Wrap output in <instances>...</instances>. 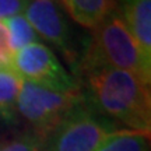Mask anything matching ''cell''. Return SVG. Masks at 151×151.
I'll use <instances>...</instances> for the list:
<instances>
[{
    "label": "cell",
    "instance_id": "5bb4252c",
    "mask_svg": "<svg viewBox=\"0 0 151 151\" xmlns=\"http://www.w3.org/2000/svg\"><path fill=\"white\" fill-rule=\"evenodd\" d=\"M10 59H11V50H10V43H9V34H7L4 24L0 22V65L10 63Z\"/></svg>",
    "mask_w": 151,
    "mask_h": 151
},
{
    "label": "cell",
    "instance_id": "5b68a950",
    "mask_svg": "<svg viewBox=\"0 0 151 151\" xmlns=\"http://www.w3.org/2000/svg\"><path fill=\"white\" fill-rule=\"evenodd\" d=\"M11 67L24 81L46 87L56 91L80 90L52 49L41 42L29 43L11 55Z\"/></svg>",
    "mask_w": 151,
    "mask_h": 151
},
{
    "label": "cell",
    "instance_id": "7c38bea8",
    "mask_svg": "<svg viewBox=\"0 0 151 151\" xmlns=\"http://www.w3.org/2000/svg\"><path fill=\"white\" fill-rule=\"evenodd\" d=\"M45 139L38 134H24L14 140L0 144V151H42Z\"/></svg>",
    "mask_w": 151,
    "mask_h": 151
},
{
    "label": "cell",
    "instance_id": "8fae6325",
    "mask_svg": "<svg viewBox=\"0 0 151 151\" xmlns=\"http://www.w3.org/2000/svg\"><path fill=\"white\" fill-rule=\"evenodd\" d=\"M4 27L9 34V43H10L11 55L27 46L29 43L38 42V34L34 31L31 24L27 21L24 14H18L11 18L4 20Z\"/></svg>",
    "mask_w": 151,
    "mask_h": 151
},
{
    "label": "cell",
    "instance_id": "6da1fadb",
    "mask_svg": "<svg viewBox=\"0 0 151 151\" xmlns=\"http://www.w3.org/2000/svg\"><path fill=\"white\" fill-rule=\"evenodd\" d=\"M94 102L106 116L122 123L124 129L150 134V86L129 71L115 67L81 70Z\"/></svg>",
    "mask_w": 151,
    "mask_h": 151
},
{
    "label": "cell",
    "instance_id": "3957f363",
    "mask_svg": "<svg viewBox=\"0 0 151 151\" xmlns=\"http://www.w3.org/2000/svg\"><path fill=\"white\" fill-rule=\"evenodd\" d=\"M81 104L80 90L56 91L22 80L17 112L32 126L35 134L46 140Z\"/></svg>",
    "mask_w": 151,
    "mask_h": 151
},
{
    "label": "cell",
    "instance_id": "52a82bcc",
    "mask_svg": "<svg viewBox=\"0 0 151 151\" xmlns=\"http://www.w3.org/2000/svg\"><path fill=\"white\" fill-rule=\"evenodd\" d=\"M118 11L151 65V0H118Z\"/></svg>",
    "mask_w": 151,
    "mask_h": 151
},
{
    "label": "cell",
    "instance_id": "4fadbf2b",
    "mask_svg": "<svg viewBox=\"0 0 151 151\" xmlns=\"http://www.w3.org/2000/svg\"><path fill=\"white\" fill-rule=\"evenodd\" d=\"M28 0H0V20H7L22 14Z\"/></svg>",
    "mask_w": 151,
    "mask_h": 151
},
{
    "label": "cell",
    "instance_id": "277c9868",
    "mask_svg": "<svg viewBox=\"0 0 151 151\" xmlns=\"http://www.w3.org/2000/svg\"><path fill=\"white\" fill-rule=\"evenodd\" d=\"M123 129L81 104L50 134L49 151H98L108 139Z\"/></svg>",
    "mask_w": 151,
    "mask_h": 151
},
{
    "label": "cell",
    "instance_id": "7a4b0ae2",
    "mask_svg": "<svg viewBox=\"0 0 151 151\" xmlns=\"http://www.w3.org/2000/svg\"><path fill=\"white\" fill-rule=\"evenodd\" d=\"M99 66L129 71L147 86L151 83V65L143 58L118 9L91 29L90 42L78 63L80 70Z\"/></svg>",
    "mask_w": 151,
    "mask_h": 151
},
{
    "label": "cell",
    "instance_id": "8992f818",
    "mask_svg": "<svg viewBox=\"0 0 151 151\" xmlns=\"http://www.w3.org/2000/svg\"><path fill=\"white\" fill-rule=\"evenodd\" d=\"M24 13L38 37L58 48L70 65H74L76 52L71 31L59 3L56 0H28Z\"/></svg>",
    "mask_w": 151,
    "mask_h": 151
},
{
    "label": "cell",
    "instance_id": "ba28073f",
    "mask_svg": "<svg viewBox=\"0 0 151 151\" xmlns=\"http://www.w3.org/2000/svg\"><path fill=\"white\" fill-rule=\"evenodd\" d=\"M81 27L92 29L118 9V0H56Z\"/></svg>",
    "mask_w": 151,
    "mask_h": 151
},
{
    "label": "cell",
    "instance_id": "9c48e42d",
    "mask_svg": "<svg viewBox=\"0 0 151 151\" xmlns=\"http://www.w3.org/2000/svg\"><path fill=\"white\" fill-rule=\"evenodd\" d=\"M22 78L10 63L0 65V119L11 122L16 119L17 101Z\"/></svg>",
    "mask_w": 151,
    "mask_h": 151
},
{
    "label": "cell",
    "instance_id": "30bf717a",
    "mask_svg": "<svg viewBox=\"0 0 151 151\" xmlns=\"http://www.w3.org/2000/svg\"><path fill=\"white\" fill-rule=\"evenodd\" d=\"M98 151H150V134L123 129L108 139Z\"/></svg>",
    "mask_w": 151,
    "mask_h": 151
}]
</instances>
